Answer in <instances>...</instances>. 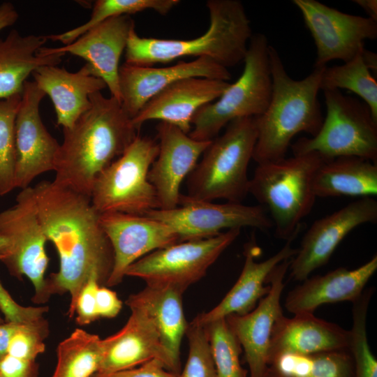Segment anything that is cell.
Listing matches in <instances>:
<instances>
[{
  "label": "cell",
  "instance_id": "cell-1",
  "mask_svg": "<svg viewBox=\"0 0 377 377\" xmlns=\"http://www.w3.org/2000/svg\"><path fill=\"white\" fill-rule=\"evenodd\" d=\"M33 188L41 227L59 258L58 272L46 279L47 293L50 297L70 294L68 315L72 318L79 293L90 276L106 286L114 265L112 247L90 197L54 181L43 180Z\"/></svg>",
  "mask_w": 377,
  "mask_h": 377
},
{
  "label": "cell",
  "instance_id": "cell-2",
  "mask_svg": "<svg viewBox=\"0 0 377 377\" xmlns=\"http://www.w3.org/2000/svg\"><path fill=\"white\" fill-rule=\"evenodd\" d=\"M89 99L88 110L63 128L53 180L89 197L96 177L127 149L139 131L115 98L96 91Z\"/></svg>",
  "mask_w": 377,
  "mask_h": 377
},
{
  "label": "cell",
  "instance_id": "cell-3",
  "mask_svg": "<svg viewBox=\"0 0 377 377\" xmlns=\"http://www.w3.org/2000/svg\"><path fill=\"white\" fill-rule=\"evenodd\" d=\"M272 92L265 111L256 117L258 137L253 158L257 164L286 157L291 140L304 132L311 137L320 131L323 117L318 95L324 68H314L302 80L287 73L279 54L269 45Z\"/></svg>",
  "mask_w": 377,
  "mask_h": 377
},
{
  "label": "cell",
  "instance_id": "cell-4",
  "mask_svg": "<svg viewBox=\"0 0 377 377\" xmlns=\"http://www.w3.org/2000/svg\"><path fill=\"white\" fill-rule=\"evenodd\" d=\"M209 24L190 40L140 37L135 29L125 49V63L152 66L186 57H206L226 68L243 61L253 36L251 22L239 0H209Z\"/></svg>",
  "mask_w": 377,
  "mask_h": 377
},
{
  "label": "cell",
  "instance_id": "cell-5",
  "mask_svg": "<svg viewBox=\"0 0 377 377\" xmlns=\"http://www.w3.org/2000/svg\"><path fill=\"white\" fill-rule=\"evenodd\" d=\"M324 161L310 152L258 164L249 180V193L269 212L279 239L297 237L301 221L314 205L313 179Z\"/></svg>",
  "mask_w": 377,
  "mask_h": 377
},
{
  "label": "cell",
  "instance_id": "cell-6",
  "mask_svg": "<svg viewBox=\"0 0 377 377\" xmlns=\"http://www.w3.org/2000/svg\"><path fill=\"white\" fill-rule=\"evenodd\" d=\"M258 137L256 117L230 121L215 138L188 176V198L242 202L249 193L248 166Z\"/></svg>",
  "mask_w": 377,
  "mask_h": 377
},
{
  "label": "cell",
  "instance_id": "cell-7",
  "mask_svg": "<svg viewBox=\"0 0 377 377\" xmlns=\"http://www.w3.org/2000/svg\"><path fill=\"white\" fill-rule=\"evenodd\" d=\"M269 43L263 34H253L249 43L242 75L222 95L200 108L192 119L189 136L212 141L230 121L258 117L266 110L271 96L272 77Z\"/></svg>",
  "mask_w": 377,
  "mask_h": 377
},
{
  "label": "cell",
  "instance_id": "cell-8",
  "mask_svg": "<svg viewBox=\"0 0 377 377\" xmlns=\"http://www.w3.org/2000/svg\"><path fill=\"white\" fill-rule=\"evenodd\" d=\"M326 116L319 132L290 145L293 155L315 152L325 161L356 156L377 163V120L370 108L340 90L323 91Z\"/></svg>",
  "mask_w": 377,
  "mask_h": 377
},
{
  "label": "cell",
  "instance_id": "cell-9",
  "mask_svg": "<svg viewBox=\"0 0 377 377\" xmlns=\"http://www.w3.org/2000/svg\"><path fill=\"white\" fill-rule=\"evenodd\" d=\"M158 153V142L138 135L127 149L94 180L90 198L96 210L99 214L145 215L159 209L156 191L148 179Z\"/></svg>",
  "mask_w": 377,
  "mask_h": 377
},
{
  "label": "cell",
  "instance_id": "cell-10",
  "mask_svg": "<svg viewBox=\"0 0 377 377\" xmlns=\"http://www.w3.org/2000/svg\"><path fill=\"white\" fill-rule=\"evenodd\" d=\"M0 235L8 240L6 255L0 262L18 279L24 276L32 283L36 304H43L50 297L45 274L49 258L47 241L39 221L33 187L21 189L15 204L0 212Z\"/></svg>",
  "mask_w": 377,
  "mask_h": 377
},
{
  "label": "cell",
  "instance_id": "cell-11",
  "mask_svg": "<svg viewBox=\"0 0 377 377\" xmlns=\"http://www.w3.org/2000/svg\"><path fill=\"white\" fill-rule=\"evenodd\" d=\"M240 230L231 229L212 237L181 242L156 250L131 264L125 276L140 278L146 286L170 287L184 293L206 274L237 239Z\"/></svg>",
  "mask_w": 377,
  "mask_h": 377
},
{
  "label": "cell",
  "instance_id": "cell-12",
  "mask_svg": "<svg viewBox=\"0 0 377 377\" xmlns=\"http://www.w3.org/2000/svg\"><path fill=\"white\" fill-rule=\"evenodd\" d=\"M171 227L179 242L212 237L224 230L251 227L267 230L273 227L269 216L261 205L242 202L223 204L194 200L181 194L172 209H153L146 214Z\"/></svg>",
  "mask_w": 377,
  "mask_h": 377
},
{
  "label": "cell",
  "instance_id": "cell-13",
  "mask_svg": "<svg viewBox=\"0 0 377 377\" xmlns=\"http://www.w3.org/2000/svg\"><path fill=\"white\" fill-rule=\"evenodd\" d=\"M316 47L314 68L332 60L344 63L364 47L365 40L377 38V22L343 13L316 0H293Z\"/></svg>",
  "mask_w": 377,
  "mask_h": 377
},
{
  "label": "cell",
  "instance_id": "cell-14",
  "mask_svg": "<svg viewBox=\"0 0 377 377\" xmlns=\"http://www.w3.org/2000/svg\"><path fill=\"white\" fill-rule=\"evenodd\" d=\"M377 221V201L362 198L315 221L304 235L296 254L290 259V278L302 281L326 265L333 253L353 230Z\"/></svg>",
  "mask_w": 377,
  "mask_h": 377
},
{
  "label": "cell",
  "instance_id": "cell-15",
  "mask_svg": "<svg viewBox=\"0 0 377 377\" xmlns=\"http://www.w3.org/2000/svg\"><path fill=\"white\" fill-rule=\"evenodd\" d=\"M45 94L26 81L15 120V186L24 189L38 175L55 171L60 144L43 124L39 106Z\"/></svg>",
  "mask_w": 377,
  "mask_h": 377
},
{
  "label": "cell",
  "instance_id": "cell-16",
  "mask_svg": "<svg viewBox=\"0 0 377 377\" xmlns=\"http://www.w3.org/2000/svg\"><path fill=\"white\" fill-rule=\"evenodd\" d=\"M100 223L112 247L114 265L106 287L119 284L127 268L145 256L179 242L168 225L146 215L100 214Z\"/></svg>",
  "mask_w": 377,
  "mask_h": 377
},
{
  "label": "cell",
  "instance_id": "cell-17",
  "mask_svg": "<svg viewBox=\"0 0 377 377\" xmlns=\"http://www.w3.org/2000/svg\"><path fill=\"white\" fill-rule=\"evenodd\" d=\"M290 259L281 262L269 274V292L251 311L242 316L231 314L225 318L244 353L249 377H266L273 327L279 317L283 314L281 298Z\"/></svg>",
  "mask_w": 377,
  "mask_h": 377
},
{
  "label": "cell",
  "instance_id": "cell-18",
  "mask_svg": "<svg viewBox=\"0 0 377 377\" xmlns=\"http://www.w3.org/2000/svg\"><path fill=\"white\" fill-rule=\"evenodd\" d=\"M135 29L131 15L109 18L80 36L73 42L59 47L39 49L42 56L66 53L82 57L87 61L94 75L102 79L109 89L111 96L119 102V60L125 50L130 33Z\"/></svg>",
  "mask_w": 377,
  "mask_h": 377
},
{
  "label": "cell",
  "instance_id": "cell-19",
  "mask_svg": "<svg viewBox=\"0 0 377 377\" xmlns=\"http://www.w3.org/2000/svg\"><path fill=\"white\" fill-rule=\"evenodd\" d=\"M189 77L228 82L232 75L227 68L206 57L161 68L124 63L119 69L121 104L133 119L152 97L175 82Z\"/></svg>",
  "mask_w": 377,
  "mask_h": 377
},
{
  "label": "cell",
  "instance_id": "cell-20",
  "mask_svg": "<svg viewBox=\"0 0 377 377\" xmlns=\"http://www.w3.org/2000/svg\"><path fill=\"white\" fill-rule=\"evenodd\" d=\"M158 153L151 165L148 179L154 186L159 209L178 206L180 186L189 175L212 141L195 140L178 127L159 121L156 127Z\"/></svg>",
  "mask_w": 377,
  "mask_h": 377
},
{
  "label": "cell",
  "instance_id": "cell-21",
  "mask_svg": "<svg viewBox=\"0 0 377 377\" xmlns=\"http://www.w3.org/2000/svg\"><path fill=\"white\" fill-rule=\"evenodd\" d=\"M129 308L131 314L125 325L103 339V358L94 376L132 369L154 359L171 371L169 357L152 319L140 307Z\"/></svg>",
  "mask_w": 377,
  "mask_h": 377
},
{
  "label": "cell",
  "instance_id": "cell-22",
  "mask_svg": "<svg viewBox=\"0 0 377 377\" xmlns=\"http://www.w3.org/2000/svg\"><path fill=\"white\" fill-rule=\"evenodd\" d=\"M230 84L206 77L180 80L148 101L132 119L133 124L139 130L146 121L158 120L189 134L197 111L219 98Z\"/></svg>",
  "mask_w": 377,
  "mask_h": 377
},
{
  "label": "cell",
  "instance_id": "cell-23",
  "mask_svg": "<svg viewBox=\"0 0 377 377\" xmlns=\"http://www.w3.org/2000/svg\"><path fill=\"white\" fill-rule=\"evenodd\" d=\"M297 237L286 241V244L276 253L262 262L256 260L260 249L253 242L244 249V263L240 275L234 286L212 309L198 314L192 320L205 326L231 314L242 316L251 311L257 303L269 290L267 278L272 270L281 262L292 258L297 249L292 246Z\"/></svg>",
  "mask_w": 377,
  "mask_h": 377
},
{
  "label": "cell",
  "instance_id": "cell-24",
  "mask_svg": "<svg viewBox=\"0 0 377 377\" xmlns=\"http://www.w3.org/2000/svg\"><path fill=\"white\" fill-rule=\"evenodd\" d=\"M377 270V256L354 269L339 267L324 275L302 281L290 290L284 306L293 314L313 313L323 304L341 302H354Z\"/></svg>",
  "mask_w": 377,
  "mask_h": 377
},
{
  "label": "cell",
  "instance_id": "cell-25",
  "mask_svg": "<svg viewBox=\"0 0 377 377\" xmlns=\"http://www.w3.org/2000/svg\"><path fill=\"white\" fill-rule=\"evenodd\" d=\"M349 330L317 318L313 313L281 315L276 320L269 346L268 364L285 353L310 355L348 350Z\"/></svg>",
  "mask_w": 377,
  "mask_h": 377
},
{
  "label": "cell",
  "instance_id": "cell-26",
  "mask_svg": "<svg viewBox=\"0 0 377 377\" xmlns=\"http://www.w3.org/2000/svg\"><path fill=\"white\" fill-rule=\"evenodd\" d=\"M34 82L52 100L57 124L71 128L90 106L89 96L107 87L86 64L77 72L57 66H43L32 73Z\"/></svg>",
  "mask_w": 377,
  "mask_h": 377
},
{
  "label": "cell",
  "instance_id": "cell-27",
  "mask_svg": "<svg viewBox=\"0 0 377 377\" xmlns=\"http://www.w3.org/2000/svg\"><path fill=\"white\" fill-rule=\"evenodd\" d=\"M183 293L170 287L146 286L131 295L126 304L142 309L152 319L171 364V371L181 372L180 346L188 323L182 304Z\"/></svg>",
  "mask_w": 377,
  "mask_h": 377
},
{
  "label": "cell",
  "instance_id": "cell-28",
  "mask_svg": "<svg viewBox=\"0 0 377 377\" xmlns=\"http://www.w3.org/2000/svg\"><path fill=\"white\" fill-rule=\"evenodd\" d=\"M47 40L46 36H22L16 29L0 38V100L22 94L27 77L38 68L61 62L63 54H38Z\"/></svg>",
  "mask_w": 377,
  "mask_h": 377
},
{
  "label": "cell",
  "instance_id": "cell-29",
  "mask_svg": "<svg viewBox=\"0 0 377 377\" xmlns=\"http://www.w3.org/2000/svg\"><path fill=\"white\" fill-rule=\"evenodd\" d=\"M316 197H372L377 194V163L356 156L325 161L313 179Z\"/></svg>",
  "mask_w": 377,
  "mask_h": 377
},
{
  "label": "cell",
  "instance_id": "cell-30",
  "mask_svg": "<svg viewBox=\"0 0 377 377\" xmlns=\"http://www.w3.org/2000/svg\"><path fill=\"white\" fill-rule=\"evenodd\" d=\"M266 377H354V364L348 350L285 353L269 362Z\"/></svg>",
  "mask_w": 377,
  "mask_h": 377
},
{
  "label": "cell",
  "instance_id": "cell-31",
  "mask_svg": "<svg viewBox=\"0 0 377 377\" xmlns=\"http://www.w3.org/2000/svg\"><path fill=\"white\" fill-rule=\"evenodd\" d=\"M103 354V339L76 329L58 345L57 365L51 377H94Z\"/></svg>",
  "mask_w": 377,
  "mask_h": 377
},
{
  "label": "cell",
  "instance_id": "cell-32",
  "mask_svg": "<svg viewBox=\"0 0 377 377\" xmlns=\"http://www.w3.org/2000/svg\"><path fill=\"white\" fill-rule=\"evenodd\" d=\"M364 48L342 65L326 66L320 87L323 91L344 89L353 91L367 104L377 120V82L363 59Z\"/></svg>",
  "mask_w": 377,
  "mask_h": 377
},
{
  "label": "cell",
  "instance_id": "cell-33",
  "mask_svg": "<svg viewBox=\"0 0 377 377\" xmlns=\"http://www.w3.org/2000/svg\"><path fill=\"white\" fill-rule=\"evenodd\" d=\"M218 377H249L240 362V343L226 318L205 325Z\"/></svg>",
  "mask_w": 377,
  "mask_h": 377
},
{
  "label": "cell",
  "instance_id": "cell-34",
  "mask_svg": "<svg viewBox=\"0 0 377 377\" xmlns=\"http://www.w3.org/2000/svg\"><path fill=\"white\" fill-rule=\"evenodd\" d=\"M22 94L0 100V196L15 188V120Z\"/></svg>",
  "mask_w": 377,
  "mask_h": 377
},
{
  "label": "cell",
  "instance_id": "cell-35",
  "mask_svg": "<svg viewBox=\"0 0 377 377\" xmlns=\"http://www.w3.org/2000/svg\"><path fill=\"white\" fill-rule=\"evenodd\" d=\"M186 335L188 354L178 377H218L205 326L192 320L188 324Z\"/></svg>",
  "mask_w": 377,
  "mask_h": 377
},
{
  "label": "cell",
  "instance_id": "cell-36",
  "mask_svg": "<svg viewBox=\"0 0 377 377\" xmlns=\"http://www.w3.org/2000/svg\"><path fill=\"white\" fill-rule=\"evenodd\" d=\"M49 334V324L46 319L20 324L12 336L7 354L17 358L36 360L45 351V339Z\"/></svg>",
  "mask_w": 377,
  "mask_h": 377
},
{
  "label": "cell",
  "instance_id": "cell-37",
  "mask_svg": "<svg viewBox=\"0 0 377 377\" xmlns=\"http://www.w3.org/2000/svg\"><path fill=\"white\" fill-rule=\"evenodd\" d=\"M0 310L6 322L26 324L44 318L48 307L24 306L17 304L0 281Z\"/></svg>",
  "mask_w": 377,
  "mask_h": 377
},
{
  "label": "cell",
  "instance_id": "cell-38",
  "mask_svg": "<svg viewBox=\"0 0 377 377\" xmlns=\"http://www.w3.org/2000/svg\"><path fill=\"white\" fill-rule=\"evenodd\" d=\"M100 286L96 276H91L82 288L77 297L75 314L78 325H86L99 318L96 309V294Z\"/></svg>",
  "mask_w": 377,
  "mask_h": 377
},
{
  "label": "cell",
  "instance_id": "cell-39",
  "mask_svg": "<svg viewBox=\"0 0 377 377\" xmlns=\"http://www.w3.org/2000/svg\"><path fill=\"white\" fill-rule=\"evenodd\" d=\"M1 377H38V364L36 360L17 358L6 355L0 361Z\"/></svg>",
  "mask_w": 377,
  "mask_h": 377
},
{
  "label": "cell",
  "instance_id": "cell-40",
  "mask_svg": "<svg viewBox=\"0 0 377 377\" xmlns=\"http://www.w3.org/2000/svg\"><path fill=\"white\" fill-rule=\"evenodd\" d=\"M178 376L168 371L161 361L154 359L138 367L94 377H178Z\"/></svg>",
  "mask_w": 377,
  "mask_h": 377
},
{
  "label": "cell",
  "instance_id": "cell-41",
  "mask_svg": "<svg viewBox=\"0 0 377 377\" xmlns=\"http://www.w3.org/2000/svg\"><path fill=\"white\" fill-rule=\"evenodd\" d=\"M96 298L98 318H114L122 308V302L117 293L106 286H98Z\"/></svg>",
  "mask_w": 377,
  "mask_h": 377
},
{
  "label": "cell",
  "instance_id": "cell-42",
  "mask_svg": "<svg viewBox=\"0 0 377 377\" xmlns=\"http://www.w3.org/2000/svg\"><path fill=\"white\" fill-rule=\"evenodd\" d=\"M19 325L6 321L0 324V361L7 355L10 340Z\"/></svg>",
  "mask_w": 377,
  "mask_h": 377
},
{
  "label": "cell",
  "instance_id": "cell-43",
  "mask_svg": "<svg viewBox=\"0 0 377 377\" xmlns=\"http://www.w3.org/2000/svg\"><path fill=\"white\" fill-rule=\"evenodd\" d=\"M19 14L14 5L6 1L0 5V31L16 22Z\"/></svg>",
  "mask_w": 377,
  "mask_h": 377
},
{
  "label": "cell",
  "instance_id": "cell-44",
  "mask_svg": "<svg viewBox=\"0 0 377 377\" xmlns=\"http://www.w3.org/2000/svg\"><path fill=\"white\" fill-rule=\"evenodd\" d=\"M353 2L360 6L369 15L368 17L377 22L376 0H353Z\"/></svg>",
  "mask_w": 377,
  "mask_h": 377
},
{
  "label": "cell",
  "instance_id": "cell-45",
  "mask_svg": "<svg viewBox=\"0 0 377 377\" xmlns=\"http://www.w3.org/2000/svg\"><path fill=\"white\" fill-rule=\"evenodd\" d=\"M362 57L369 70L376 72L377 70V55L374 52L367 50L365 48L362 50Z\"/></svg>",
  "mask_w": 377,
  "mask_h": 377
},
{
  "label": "cell",
  "instance_id": "cell-46",
  "mask_svg": "<svg viewBox=\"0 0 377 377\" xmlns=\"http://www.w3.org/2000/svg\"><path fill=\"white\" fill-rule=\"evenodd\" d=\"M8 246V240L0 235V261L5 256Z\"/></svg>",
  "mask_w": 377,
  "mask_h": 377
},
{
  "label": "cell",
  "instance_id": "cell-47",
  "mask_svg": "<svg viewBox=\"0 0 377 377\" xmlns=\"http://www.w3.org/2000/svg\"><path fill=\"white\" fill-rule=\"evenodd\" d=\"M4 322H5V320L3 319V318L1 317V316H0V324L3 323H4Z\"/></svg>",
  "mask_w": 377,
  "mask_h": 377
},
{
  "label": "cell",
  "instance_id": "cell-48",
  "mask_svg": "<svg viewBox=\"0 0 377 377\" xmlns=\"http://www.w3.org/2000/svg\"><path fill=\"white\" fill-rule=\"evenodd\" d=\"M1 377V376H0Z\"/></svg>",
  "mask_w": 377,
  "mask_h": 377
}]
</instances>
